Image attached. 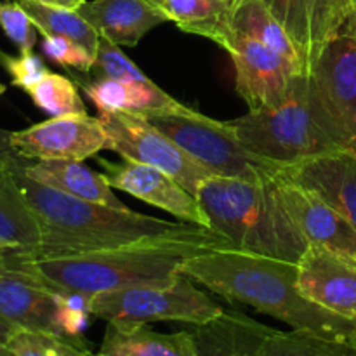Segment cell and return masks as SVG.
<instances>
[{"mask_svg": "<svg viewBox=\"0 0 356 356\" xmlns=\"http://www.w3.org/2000/svg\"><path fill=\"white\" fill-rule=\"evenodd\" d=\"M235 247L221 233L204 226L136 240L113 249L35 257L14 250L7 261L56 292H76L87 298L99 292L120 291L139 285L170 284L191 257L214 249Z\"/></svg>", "mask_w": 356, "mask_h": 356, "instance_id": "obj_1", "label": "cell"}, {"mask_svg": "<svg viewBox=\"0 0 356 356\" xmlns=\"http://www.w3.org/2000/svg\"><path fill=\"white\" fill-rule=\"evenodd\" d=\"M181 275L197 285L287 323L325 337H356V320L330 313L298 289V263L225 247L191 257Z\"/></svg>", "mask_w": 356, "mask_h": 356, "instance_id": "obj_2", "label": "cell"}, {"mask_svg": "<svg viewBox=\"0 0 356 356\" xmlns=\"http://www.w3.org/2000/svg\"><path fill=\"white\" fill-rule=\"evenodd\" d=\"M13 165L40 228V245L30 256L58 257L113 249L136 240L179 232L190 225L139 214L129 207L115 209L70 197L28 177L21 169L19 155H14Z\"/></svg>", "mask_w": 356, "mask_h": 356, "instance_id": "obj_3", "label": "cell"}, {"mask_svg": "<svg viewBox=\"0 0 356 356\" xmlns=\"http://www.w3.org/2000/svg\"><path fill=\"white\" fill-rule=\"evenodd\" d=\"M197 197L211 228L235 249L298 263L309 243L282 202L273 179L247 181L212 176Z\"/></svg>", "mask_w": 356, "mask_h": 356, "instance_id": "obj_4", "label": "cell"}, {"mask_svg": "<svg viewBox=\"0 0 356 356\" xmlns=\"http://www.w3.org/2000/svg\"><path fill=\"white\" fill-rule=\"evenodd\" d=\"M226 124L249 152L282 169L325 153L350 152L320 97L313 75L306 72L296 76L291 94L282 104L249 111Z\"/></svg>", "mask_w": 356, "mask_h": 356, "instance_id": "obj_5", "label": "cell"}, {"mask_svg": "<svg viewBox=\"0 0 356 356\" xmlns=\"http://www.w3.org/2000/svg\"><path fill=\"white\" fill-rule=\"evenodd\" d=\"M90 313L104 322L148 325L181 322L204 325L225 313V308L191 278L179 275L170 284L139 285L90 296Z\"/></svg>", "mask_w": 356, "mask_h": 356, "instance_id": "obj_6", "label": "cell"}, {"mask_svg": "<svg viewBox=\"0 0 356 356\" xmlns=\"http://www.w3.org/2000/svg\"><path fill=\"white\" fill-rule=\"evenodd\" d=\"M155 127L181 146L212 176L247 181L273 179L282 169L277 163L254 155L229 131L228 124L188 110L146 117Z\"/></svg>", "mask_w": 356, "mask_h": 356, "instance_id": "obj_7", "label": "cell"}, {"mask_svg": "<svg viewBox=\"0 0 356 356\" xmlns=\"http://www.w3.org/2000/svg\"><path fill=\"white\" fill-rule=\"evenodd\" d=\"M99 120L106 131V149L122 159L163 170L193 195L205 179L212 177L211 170L191 159L143 115L127 111L99 113Z\"/></svg>", "mask_w": 356, "mask_h": 356, "instance_id": "obj_8", "label": "cell"}, {"mask_svg": "<svg viewBox=\"0 0 356 356\" xmlns=\"http://www.w3.org/2000/svg\"><path fill=\"white\" fill-rule=\"evenodd\" d=\"M225 51L235 66L236 92L249 111L270 110L284 103L296 76L305 72L268 45L236 31Z\"/></svg>", "mask_w": 356, "mask_h": 356, "instance_id": "obj_9", "label": "cell"}, {"mask_svg": "<svg viewBox=\"0 0 356 356\" xmlns=\"http://www.w3.org/2000/svg\"><path fill=\"white\" fill-rule=\"evenodd\" d=\"M10 146L16 155L26 160L83 162L106 149V131L99 117L89 113L61 115L10 132Z\"/></svg>", "mask_w": 356, "mask_h": 356, "instance_id": "obj_10", "label": "cell"}, {"mask_svg": "<svg viewBox=\"0 0 356 356\" xmlns=\"http://www.w3.org/2000/svg\"><path fill=\"white\" fill-rule=\"evenodd\" d=\"M99 165L113 190H120L152 207L169 212L183 222L211 228L197 195L188 191L179 181L163 170L125 159H122V162L99 159Z\"/></svg>", "mask_w": 356, "mask_h": 356, "instance_id": "obj_11", "label": "cell"}, {"mask_svg": "<svg viewBox=\"0 0 356 356\" xmlns=\"http://www.w3.org/2000/svg\"><path fill=\"white\" fill-rule=\"evenodd\" d=\"M309 73L348 148L356 153V35L330 38Z\"/></svg>", "mask_w": 356, "mask_h": 356, "instance_id": "obj_12", "label": "cell"}, {"mask_svg": "<svg viewBox=\"0 0 356 356\" xmlns=\"http://www.w3.org/2000/svg\"><path fill=\"white\" fill-rule=\"evenodd\" d=\"M275 184L306 242L325 247L356 263V229L343 214L327 204L318 193L282 174L275 176Z\"/></svg>", "mask_w": 356, "mask_h": 356, "instance_id": "obj_13", "label": "cell"}, {"mask_svg": "<svg viewBox=\"0 0 356 356\" xmlns=\"http://www.w3.org/2000/svg\"><path fill=\"white\" fill-rule=\"evenodd\" d=\"M298 289L330 313L356 320V263L309 243L298 261Z\"/></svg>", "mask_w": 356, "mask_h": 356, "instance_id": "obj_14", "label": "cell"}, {"mask_svg": "<svg viewBox=\"0 0 356 356\" xmlns=\"http://www.w3.org/2000/svg\"><path fill=\"white\" fill-rule=\"evenodd\" d=\"M58 292L26 271L0 261V327L9 336L14 329L35 330L59 336Z\"/></svg>", "mask_w": 356, "mask_h": 356, "instance_id": "obj_15", "label": "cell"}, {"mask_svg": "<svg viewBox=\"0 0 356 356\" xmlns=\"http://www.w3.org/2000/svg\"><path fill=\"white\" fill-rule=\"evenodd\" d=\"M284 24L301 54L306 72H312L327 42L343 31V0H261Z\"/></svg>", "mask_w": 356, "mask_h": 356, "instance_id": "obj_16", "label": "cell"}, {"mask_svg": "<svg viewBox=\"0 0 356 356\" xmlns=\"http://www.w3.org/2000/svg\"><path fill=\"white\" fill-rule=\"evenodd\" d=\"M278 174L318 193L356 229V153H325L284 167Z\"/></svg>", "mask_w": 356, "mask_h": 356, "instance_id": "obj_17", "label": "cell"}, {"mask_svg": "<svg viewBox=\"0 0 356 356\" xmlns=\"http://www.w3.org/2000/svg\"><path fill=\"white\" fill-rule=\"evenodd\" d=\"M79 14L101 38L118 47H134L153 28L169 21L162 7L148 0H86Z\"/></svg>", "mask_w": 356, "mask_h": 356, "instance_id": "obj_18", "label": "cell"}, {"mask_svg": "<svg viewBox=\"0 0 356 356\" xmlns=\"http://www.w3.org/2000/svg\"><path fill=\"white\" fill-rule=\"evenodd\" d=\"M21 169L28 177L49 188L80 198V200L96 202L115 209H125L124 202L115 195L106 176L96 172L86 163L75 160H35L28 163L21 159Z\"/></svg>", "mask_w": 356, "mask_h": 356, "instance_id": "obj_19", "label": "cell"}, {"mask_svg": "<svg viewBox=\"0 0 356 356\" xmlns=\"http://www.w3.org/2000/svg\"><path fill=\"white\" fill-rule=\"evenodd\" d=\"M83 92L99 113H127L152 117L159 113L188 110L155 82H122L113 79H94L83 86Z\"/></svg>", "mask_w": 356, "mask_h": 356, "instance_id": "obj_20", "label": "cell"}, {"mask_svg": "<svg viewBox=\"0 0 356 356\" xmlns=\"http://www.w3.org/2000/svg\"><path fill=\"white\" fill-rule=\"evenodd\" d=\"M92 356H197L191 330L156 332L148 325L106 322L103 343Z\"/></svg>", "mask_w": 356, "mask_h": 356, "instance_id": "obj_21", "label": "cell"}, {"mask_svg": "<svg viewBox=\"0 0 356 356\" xmlns=\"http://www.w3.org/2000/svg\"><path fill=\"white\" fill-rule=\"evenodd\" d=\"M271 327L249 318L243 313L226 312L212 322L193 325L197 356H252Z\"/></svg>", "mask_w": 356, "mask_h": 356, "instance_id": "obj_22", "label": "cell"}, {"mask_svg": "<svg viewBox=\"0 0 356 356\" xmlns=\"http://www.w3.org/2000/svg\"><path fill=\"white\" fill-rule=\"evenodd\" d=\"M13 159L0 163V242L35 254L40 245V228L17 183Z\"/></svg>", "mask_w": 356, "mask_h": 356, "instance_id": "obj_23", "label": "cell"}, {"mask_svg": "<svg viewBox=\"0 0 356 356\" xmlns=\"http://www.w3.org/2000/svg\"><path fill=\"white\" fill-rule=\"evenodd\" d=\"M238 0H163L169 21L186 33L200 35L226 49L232 42L233 10Z\"/></svg>", "mask_w": 356, "mask_h": 356, "instance_id": "obj_24", "label": "cell"}, {"mask_svg": "<svg viewBox=\"0 0 356 356\" xmlns=\"http://www.w3.org/2000/svg\"><path fill=\"white\" fill-rule=\"evenodd\" d=\"M232 23L236 33L256 38L306 72L291 35L261 0H238L233 10Z\"/></svg>", "mask_w": 356, "mask_h": 356, "instance_id": "obj_25", "label": "cell"}, {"mask_svg": "<svg viewBox=\"0 0 356 356\" xmlns=\"http://www.w3.org/2000/svg\"><path fill=\"white\" fill-rule=\"evenodd\" d=\"M252 356H356V337H325L302 330L271 329Z\"/></svg>", "mask_w": 356, "mask_h": 356, "instance_id": "obj_26", "label": "cell"}, {"mask_svg": "<svg viewBox=\"0 0 356 356\" xmlns=\"http://www.w3.org/2000/svg\"><path fill=\"white\" fill-rule=\"evenodd\" d=\"M16 2L21 3V7L30 14L31 21L42 33V37H65L75 40L96 58L101 37L80 16L79 10L45 6L38 0H16Z\"/></svg>", "mask_w": 356, "mask_h": 356, "instance_id": "obj_27", "label": "cell"}, {"mask_svg": "<svg viewBox=\"0 0 356 356\" xmlns=\"http://www.w3.org/2000/svg\"><path fill=\"white\" fill-rule=\"evenodd\" d=\"M35 106L51 117L61 115L87 113L86 103L80 97L75 83L65 75L49 72L37 86L28 90Z\"/></svg>", "mask_w": 356, "mask_h": 356, "instance_id": "obj_28", "label": "cell"}, {"mask_svg": "<svg viewBox=\"0 0 356 356\" xmlns=\"http://www.w3.org/2000/svg\"><path fill=\"white\" fill-rule=\"evenodd\" d=\"M90 313V298L76 292H58V312H56V322H58L59 336L73 343H82L83 332L89 327Z\"/></svg>", "mask_w": 356, "mask_h": 356, "instance_id": "obj_29", "label": "cell"}, {"mask_svg": "<svg viewBox=\"0 0 356 356\" xmlns=\"http://www.w3.org/2000/svg\"><path fill=\"white\" fill-rule=\"evenodd\" d=\"M92 72L96 73V79H113L122 80V82H152V79H148L138 68V65L124 54L122 47L111 44L106 38H101Z\"/></svg>", "mask_w": 356, "mask_h": 356, "instance_id": "obj_30", "label": "cell"}, {"mask_svg": "<svg viewBox=\"0 0 356 356\" xmlns=\"http://www.w3.org/2000/svg\"><path fill=\"white\" fill-rule=\"evenodd\" d=\"M0 28L7 35V38L19 49V52L33 51L38 30L31 21L30 14L16 0L0 2Z\"/></svg>", "mask_w": 356, "mask_h": 356, "instance_id": "obj_31", "label": "cell"}, {"mask_svg": "<svg viewBox=\"0 0 356 356\" xmlns=\"http://www.w3.org/2000/svg\"><path fill=\"white\" fill-rule=\"evenodd\" d=\"M40 47L52 63L63 68H73L82 73L92 72L96 58L79 42L65 37H44Z\"/></svg>", "mask_w": 356, "mask_h": 356, "instance_id": "obj_32", "label": "cell"}, {"mask_svg": "<svg viewBox=\"0 0 356 356\" xmlns=\"http://www.w3.org/2000/svg\"><path fill=\"white\" fill-rule=\"evenodd\" d=\"M0 63L10 75L13 86L21 87L26 92L49 73L45 63L33 51L21 52L19 56H7L0 52Z\"/></svg>", "mask_w": 356, "mask_h": 356, "instance_id": "obj_33", "label": "cell"}, {"mask_svg": "<svg viewBox=\"0 0 356 356\" xmlns=\"http://www.w3.org/2000/svg\"><path fill=\"white\" fill-rule=\"evenodd\" d=\"M56 334L35 332L26 329H14L7 336L6 346L13 356H56L52 337Z\"/></svg>", "mask_w": 356, "mask_h": 356, "instance_id": "obj_34", "label": "cell"}, {"mask_svg": "<svg viewBox=\"0 0 356 356\" xmlns=\"http://www.w3.org/2000/svg\"><path fill=\"white\" fill-rule=\"evenodd\" d=\"M52 348H54L56 356H92L83 344L73 343V341L65 339L61 336L52 337Z\"/></svg>", "mask_w": 356, "mask_h": 356, "instance_id": "obj_35", "label": "cell"}, {"mask_svg": "<svg viewBox=\"0 0 356 356\" xmlns=\"http://www.w3.org/2000/svg\"><path fill=\"white\" fill-rule=\"evenodd\" d=\"M344 24L341 33L356 35V0H343Z\"/></svg>", "mask_w": 356, "mask_h": 356, "instance_id": "obj_36", "label": "cell"}, {"mask_svg": "<svg viewBox=\"0 0 356 356\" xmlns=\"http://www.w3.org/2000/svg\"><path fill=\"white\" fill-rule=\"evenodd\" d=\"M14 149L10 146V132L0 129V163H6L7 160L13 159Z\"/></svg>", "mask_w": 356, "mask_h": 356, "instance_id": "obj_37", "label": "cell"}, {"mask_svg": "<svg viewBox=\"0 0 356 356\" xmlns=\"http://www.w3.org/2000/svg\"><path fill=\"white\" fill-rule=\"evenodd\" d=\"M38 2L45 3V6H52V7H63V9H72V10H79L80 6H82L86 0H38Z\"/></svg>", "mask_w": 356, "mask_h": 356, "instance_id": "obj_38", "label": "cell"}, {"mask_svg": "<svg viewBox=\"0 0 356 356\" xmlns=\"http://www.w3.org/2000/svg\"><path fill=\"white\" fill-rule=\"evenodd\" d=\"M14 247H10V245H7V243H3V242H0V261L3 259V257H7L9 256L10 252H14Z\"/></svg>", "mask_w": 356, "mask_h": 356, "instance_id": "obj_39", "label": "cell"}, {"mask_svg": "<svg viewBox=\"0 0 356 356\" xmlns=\"http://www.w3.org/2000/svg\"><path fill=\"white\" fill-rule=\"evenodd\" d=\"M0 356H13V355H10L9 348L6 346V343H3L2 339H0Z\"/></svg>", "mask_w": 356, "mask_h": 356, "instance_id": "obj_40", "label": "cell"}, {"mask_svg": "<svg viewBox=\"0 0 356 356\" xmlns=\"http://www.w3.org/2000/svg\"><path fill=\"white\" fill-rule=\"evenodd\" d=\"M0 339H2L3 343H6V339H7V332L2 329V327H0Z\"/></svg>", "mask_w": 356, "mask_h": 356, "instance_id": "obj_41", "label": "cell"}, {"mask_svg": "<svg viewBox=\"0 0 356 356\" xmlns=\"http://www.w3.org/2000/svg\"><path fill=\"white\" fill-rule=\"evenodd\" d=\"M149 3H155V6H159V7H162V3H163V0H148Z\"/></svg>", "mask_w": 356, "mask_h": 356, "instance_id": "obj_42", "label": "cell"}, {"mask_svg": "<svg viewBox=\"0 0 356 356\" xmlns=\"http://www.w3.org/2000/svg\"><path fill=\"white\" fill-rule=\"evenodd\" d=\"M3 92H6V86H3V83H0V97H2Z\"/></svg>", "mask_w": 356, "mask_h": 356, "instance_id": "obj_43", "label": "cell"}]
</instances>
